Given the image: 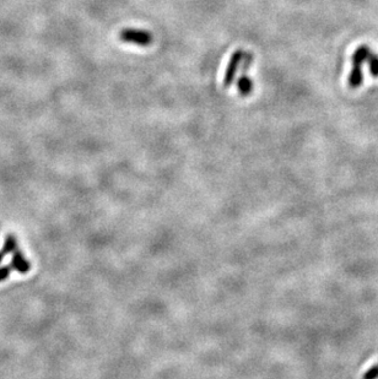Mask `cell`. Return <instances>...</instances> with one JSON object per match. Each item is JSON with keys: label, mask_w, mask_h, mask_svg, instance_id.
<instances>
[{"label": "cell", "mask_w": 378, "mask_h": 379, "mask_svg": "<svg viewBox=\"0 0 378 379\" xmlns=\"http://www.w3.org/2000/svg\"><path fill=\"white\" fill-rule=\"evenodd\" d=\"M367 60L370 61V70H371L372 75L378 76V58L374 56L372 54H370Z\"/></svg>", "instance_id": "7"}, {"label": "cell", "mask_w": 378, "mask_h": 379, "mask_svg": "<svg viewBox=\"0 0 378 379\" xmlns=\"http://www.w3.org/2000/svg\"><path fill=\"white\" fill-rule=\"evenodd\" d=\"M244 55H246V54H244V52L242 50L236 51L235 53L232 54L230 63H228L227 65V69H226L225 79H223V86L225 87H228L231 84H232L233 79H235L236 76V73H237L238 70V66H240L241 61H242Z\"/></svg>", "instance_id": "3"}, {"label": "cell", "mask_w": 378, "mask_h": 379, "mask_svg": "<svg viewBox=\"0 0 378 379\" xmlns=\"http://www.w3.org/2000/svg\"><path fill=\"white\" fill-rule=\"evenodd\" d=\"M119 40L128 43H134L138 46H149L153 42V36L146 31L124 30L119 33Z\"/></svg>", "instance_id": "2"}, {"label": "cell", "mask_w": 378, "mask_h": 379, "mask_svg": "<svg viewBox=\"0 0 378 379\" xmlns=\"http://www.w3.org/2000/svg\"><path fill=\"white\" fill-rule=\"evenodd\" d=\"M370 55V52L367 50V47L362 46L360 47L359 50H356V52L354 53V56H352V73L350 74V79H349V82L352 87H357L360 84H361V64L364 63L365 60H367Z\"/></svg>", "instance_id": "1"}, {"label": "cell", "mask_w": 378, "mask_h": 379, "mask_svg": "<svg viewBox=\"0 0 378 379\" xmlns=\"http://www.w3.org/2000/svg\"><path fill=\"white\" fill-rule=\"evenodd\" d=\"M16 249H17L16 238H15L12 234H9V236H6V238H5L4 247L0 249V263H1V260L4 259V258L6 257L7 254H10V253H14L15 251H16Z\"/></svg>", "instance_id": "5"}, {"label": "cell", "mask_w": 378, "mask_h": 379, "mask_svg": "<svg viewBox=\"0 0 378 379\" xmlns=\"http://www.w3.org/2000/svg\"><path fill=\"white\" fill-rule=\"evenodd\" d=\"M378 378V365L370 368L364 375V379H376Z\"/></svg>", "instance_id": "8"}, {"label": "cell", "mask_w": 378, "mask_h": 379, "mask_svg": "<svg viewBox=\"0 0 378 379\" xmlns=\"http://www.w3.org/2000/svg\"><path fill=\"white\" fill-rule=\"evenodd\" d=\"M237 89L238 91H240V94L243 95V96H246V95H248L249 92L252 91V81L249 80L248 76H246V74H243V75L238 79Z\"/></svg>", "instance_id": "6"}, {"label": "cell", "mask_w": 378, "mask_h": 379, "mask_svg": "<svg viewBox=\"0 0 378 379\" xmlns=\"http://www.w3.org/2000/svg\"><path fill=\"white\" fill-rule=\"evenodd\" d=\"M12 254L14 255H12L11 264H10L11 269L17 270V271H19V274H21V275L27 274V272L30 271V269H31L30 262L25 259L24 254H22V252L19 251V249H16V251L12 253Z\"/></svg>", "instance_id": "4"}, {"label": "cell", "mask_w": 378, "mask_h": 379, "mask_svg": "<svg viewBox=\"0 0 378 379\" xmlns=\"http://www.w3.org/2000/svg\"><path fill=\"white\" fill-rule=\"evenodd\" d=\"M10 272H11V267H2L0 268V282L4 280H6L10 276Z\"/></svg>", "instance_id": "9"}]
</instances>
